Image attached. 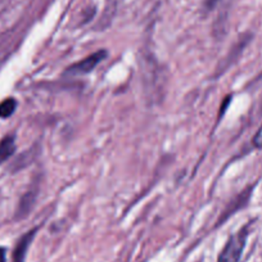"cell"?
Masks as SVG:
<instances>
[{"instance_id": "5b68a950", "label": "cell", "mask_w": 262, "mask_h": 262, "mask_svg": "<svg viewBox=\"0 0 262 262\" xmlns=\"http://www.w3.org/2000/svg\"><path fill=\"white\" fill-rule=\"evenodd\" d=\"M17 102L13 98H9L6 99L4 102L0 103V117L2 118H8L13 115V112L16 111Z\"/></svg>"}, {"instance_id": "3957f363", "label": "cell", "mask_w": 262, "mask_h": 262, "mask_svg": "<svg viewBox=\"0 0 262 262\" xmlns=\"http://www.w3.org/2000/svg\"><path fill=\"white\" fill-rule=\"evenodd\" d=\"M35 233H36V230L30 231V233H27L26 235H24L21 239H19L18 244H17L16 249H14L13 262H24L25 261L26 252H27V249H29L30 243H31L32 239H34Z\"/></svg>"}, {"instance_id": "52a82bcc", "label": "cell", "mask_w": 262, "mask_h": 262, "mask_svg": "<svg viewBox=\"0 0 262 262\" xmlns=\"http://www.w3.org/2000/svg\"><path fill=\"white\" fill-rule=\"evenodd\" d=\"M0 262H6V249L0 247Z\"/></svg>"}, {"instance_id": "8992f818", "label": "cell", "mask_w": 262, "mask_h": 262, "mask_svg": "<svg viewBox=\"0 0 262 262\" xmlns=\"http://www.w3.org/2000/svg\"><path fill=\"white\" fill-rule=\"evenodd\" d=\"M253 144H254V147H256V148H259V149H262V126L259 127V130L257 131V134L254 135Z\"/></svg>"}, {"instance_id": "7a4b0ae2", "label": "cell", "mask_w": 262, "mask_h": 262, "mask_svg": "<svg viewBox=\"0 0 262 262\" xmlns=\"http://www.w3.org/2000/svg\"><path fill=\"white\" fill-rule=\"evenodd\" d=\"M107 54L108 53L105 50L95 52L94 54L89 55L85 59H82L81 62H77L75 64L70 66L69 69L66 70V75H70V76H81V75L90 74L102 60L105 59Z\"/></svg>"}, {"instance_id": "6da1fadb", "label": "cell", "mask_w": 262, "mask_h": 262, "mask_svg": "<svg viewBox=\"0 0 262 262\" xmlns=\"http://www.w3.org/2000/svg\"><path fill=\"white\" fill-rule=\"evenodd\" d=\"M246 229L231 236L228 243H226L224 251L221 252L217 262H241L242 253H243L244 246H246Z\"/></svg>"}, {"instance_id": "277c9868", "label": "cell", "mask_w": 262, "mask_h": 262, "mask_svg": "<svg viewBox=\"0 0 262 262\" xmlns=\"http://www.w3.org/2000/svg\"><path fill=\"white\" fill-rule=\"evenodd\" d=\"M16 145H14V138L7 137L0 142V161H6L7 158L13 155Z\"/></svg>"}]
</instances>
